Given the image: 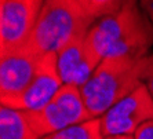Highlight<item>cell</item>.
Here are the masks:
<instances>
[{
    "instance_id": "6da1fadb",
    "label": "cell",
    "mask_w": 153,
    "mask_h": 139,
    "mask_svg": "<svg viewBox=\"0 0 153 139\" xmlns=\"http://www.w3.org/2000/svg\"><path fill=\"white\" fill-rule=\"evenodd\" d=\"M85 39L101 59H142L153 46V24L138 0H126L117 11L98 18Z\"/></svg>"
},
{
    "instance_id": "7a4b0ae2",
    "label": "cell",
    "mask_w": 153,
    "mask_h": 139,
    "mask_svg": "<svg viewBox=\"0 0 153 139\" xmlns=\"http://www.w3.org/2000/svg\"><path fill=\"white\" fill-rule=\"evenodd\" d=\"M149 55L142 59L112 58L101 61L88 81L80 87L91 117H102L113 105L142 84Z\"/></svg>"
},
{
    "instance_id": "3957f363",
    "label": "cell",
    "mask_w": 153,
    "mask_h": 139,
    "mask_svg": "<svg viewBox=\"0 0 153 139\" xmlns=\"http://www.w3.org/2000/svg\"><path fill=\"white\" fill-rule=\"evenodd\" d=\"M95 21L79 0H44L25 46L43 55L58 52L71 40L85 35Z\"/></svg>"
},
{
    "instance_id": "277c9868",
    "label": "cell",
    "mask_w": 153,
    "mask_h": 139,
    "mask_svg": "<svg viewBox=\"0 0 153 139\" xmlns=\"http://www.w3.org/2000/svg\"><path fill=\"white\" fill-rule=\"evenodd\" d=\"M22 113L40 138L93 118L85 107L80 88L69 84L61 87L57 95L44 107Z\"/></svg>"
},
{
    "instance_id": "5b68a950",
    "label": "cell",
    "mask_w": 153,
    "mask_h": 139,
    "mask_svg": "<svg viewBox=\"0 0 153 139\" xmlns=\"http://www.w3.org/2000/svg\"><path fill=\"white\" fill-rule=\"evenodd\" d=\"M101 131L103 138L134 136L137 129L153 120V98L145 83L128 94L103 114Z\"/></svg>"
},
{
    "instance_id": "8992f818",
    "label": "cell",
    "mask_w": 153,
    "mask_h": 139,
    "mask_svg": "<svg viewBox=\"0 0 153 139\" xmlns=\"http://www.w3.org/2000/svg\"><path fill=\"white\" fill-rule=\"evenodd\" d=\"M44 0H0V54L25 46Z\"/></svg>"
},
{
    "instance_id": "52a82bcc",
    "label": "cell",
    "mask_w": 153,
    "mask_h": 139,
    "mask_svg": "<svg viewBox=\"0 0 153 139\" xmlns=\"http://www.w3.org/2000/svg\"><path fill=\"white\" fill-rule=\"evenodd\" d=\"M62 86L64 81L57 68V52H47L28 87L18 95L0 99V105L21 112L39 110L57 95Z\"/></svg>"
},
{
    "instance_id": "ba28073f",
    "label": "cell",
    "mask_w": 153,
    "mask_h": 139,
    "mask_svg": "<svg viewBox=\"0 0 153 139\" xmlns=\"http://www.w3.org/2000/svg\"><path fill=\"white\" fill-rule=\"evenodd\" d=\"M43 54L26 46L0 54V99L18 95L36 75Z\"/></svg>"
},
{
    "instance_id": "9c48e42d",
    "label": "cell",
    "mask_w": 153,
    "mask_h": 139,
    "mask_svg": "<svg viewBox=\"0 0 153 139\" xmlns=\"http://www.w3.org/2000/svg\"><path fill=\"white\" fill-rule=\"evenodd\" d=\"M85 36L87 33L75 37L57 52V68L64 84L80 88L102 61L91 50Z\"/></svg>"
},
{
    "instance_id": "30bf717a",
    "label": "cell",
    "mask_w": 153,
    "mask_h": 139,
    "mask_svg": "<svg viewBox=\"0 0 153 139\" xmlns=\"http://www.w3.org/2000/svg\"><path fill=\"white\" fill-rule=\"evenodd\" d=\"M0 139H42L21 110L0 107Z\"/></svg>"
},
{
    "instance_id": "8fae6325",
    "label": "cell",
    "mask_w": 153,
    "mask_h": 139,
    "mask_svg": "<svg viewBox=\"0 0 153 139\" xmlns=\"http://www.w3.org/2000/svg\"><path fill=\"white\" fill-rule=\"evenodd\" d=\"M42 139H103L100 118H90Z\"/></svg>"
},
{
    "instance_id": "7c38bea8",
    "label": "cell",
    "mask_w": 153,
    "mask_h": 139,
    "mask_svg": "<svg viewBox=\"0 0 153 139\" xmlns=\"http://www.w3.org/2000/svg\"><path fill=\"white\" fill-rule=\"evenodd\" d=\"M84 10L95 19L112 14L123 6L126 0H79Z\"/></svg>"
},
{
    "instance_id": "4fadbf2b",
    "label": "cell",
    "mask_w": 153,
    "mask_h": 139,
    "mask_svg": "<svg viewBox=\"0 0 153 139\" xmlns=\"http://www.w3.org/2000/svg\"><path fill=\"white\" fill-rule=\"evenodd\" d=\"M134 139H153V120L141 125L134 134Z\"/></svg>"
},
{
    "instance_id": "5bb4252c",
    "label": "cell",
    "mask_w": 153,
    "mask_h": 139,
    "mask_svg": "<svg viewBox=\"0 0 153 139\" xmlns=\"http://www.w3.org/2000/svg\"><path fill=\"white\" fill-rule=\"evenodd\" d=\"M143 83L146 84V87H148L150 95H152V98H153V54L149 55L148 66H146L145 75H143Z\"/></svg>"
},
{
    "instance_id": "9a60e30c",
    "label": "cell",
    "mask_w": 153,
    "mask_h": 139,
    "mask_svg": "<svg viewBox=\"0 0 153 139\" xmlns=\"http://www.w3.org/2000/svg\"><path fill=\"white\" fill-rule=\"evenodd\" d=\"M141 8L145 11V14L149 17V19L153 24V0H139Z\"/></svg>"
},
{
    "instance_id": "2e32d148",
    "label": "cell",
    "mask_w": 153,
    "mask_h": 139,
    "mask_svg": "<svg viewBox=\"0 0 153 139\" xmlns=\"http://www.w3.org/2000/svg\"><path fill=\"white\" fill-rule=\"evenodd\" d=\"M103 139H134V136H109V138H103Z\"/></svg>"
}]
</instances>
